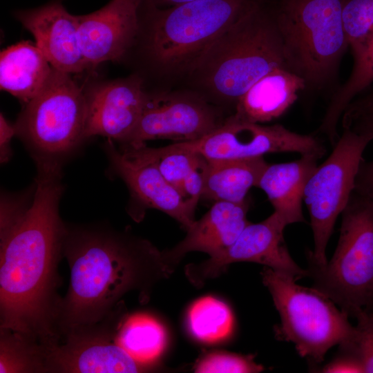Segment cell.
I'll return each instance as SVG.
<instances>
[{
  "label": "cell",
  "instance_id": "cell-1",
  "mask_svg": "<svg viewBox=\"0 0 373 373\" xmlns=\"http://www.w3.org/2000/svg\"><path fill=\"white\" fill-rule=\"evenodd\" d=\"M61 178V170L37 169L29 209L0 239V328L21 334L49 350L61 340L58 266L66 232L59 211Z\"/></svg>",
  "mask_w": 373,
  "mask_h": 373
},
{
  "label": "cell",
  "instance_id": "cell-2",
  "mask_svg": "<svg viewBox=\"0 0 373 373\" xmlns=\"http://www.w3.org/2000/svg\"><path fill=\"white\" fill-rule=\"evenodd\" d=\"M63 256L70 267V284L59 315L61 338L70 329L103 320L128 293L146 298L171 274L162 251L150 241L106 226L66 225Z\"/></svg>",
  "mask_w": 373,
  "mask_h": 373
},
{
  "label": "cell",
  "instance_id": "cell-3",
  "mask_svg": "<svg viewBox=\"0 0 373 373\" xmlns=\"http://www.w3.org/2000/svg\"><path fill=\"white\" fill-rule=\"evenodd\" d=\"M286 68L268 0L227 29L187 74L209 102L234 106L261 77Z\"/></svg>",
  "mask_w": 373,
  "mask_h": 373
},
{
  "label": "cell",
  "instance_id": "cell-4",
  "mask_svg": "<svg viewBox=\"0 0 373 373\" xmlns=\"http://www.w3.org/2000/svg\"><path fill=\"white\" fill-rule=\"evenodd\" d=\"M266 0H194L169 8L141 5L144 50L164 75H187L227 29Z\"/></svg>",
  "mask_w": 373,
  "mask_h": 373
},
{
  "label": "cell",
  "instance_id": "cell-5",
  "mask_svg": "<svg viewBox=\"0 0 373 373\" xmlns=\"http://www.w3.org/2000/svg\"><path fill=\"white\" fill-rule=\"evenodd\" d=\"M343 0H268L281 38L287 69L306 88L322 90L336 79L349 48Z\"/></svg>",
  "mask_w": 373,
  "mask_h": 373
},
{
  "label": "cell",
  "instance_id": "cell-6",
  "mask_svg": "<svg viewBox=\"0 0 373 373\" xmlns=\"http://www.w3.org/2000/svg\"><path fill=\"white\" fill-rule=\"evenodd\" d=\"M261 276L280 318L276 337L292 343L300 356L319 364L330 348L352 341L355 326L349 321V315L325 294L267 267Z\"/></svg>",
  "mask_w": 373,
  "mask_h": 373
},
{
  "label": "cell",
  "instance_id": "cell-7",
  "mask_svg": "<svg viewBox=\"0 0 373 373\" xmlns=\"http://www.w3.org/2000/svg\"><path fill=\"white\" fill-rule=\"evenodd\" d=\"M341 215L332 258L309 264V277L349 316L360 309L373 314V199L354 191Z\"/></svg>",
  "mask_w": 373,
  "mask_h": 373
},
{
  "label": "cell",
  "instance_id": "cell-8",
  "mask_svg": "<svg viewBox=\"0 0 373 373\" xmlns=\"http://www.w3.org/2000/svg\"><path fill=\"white\" fill-rule=\"evenodd\" d=\"M85 93L70 74L52 69L43 89L15 125L37 166L61 167L63 160L86 138Z\"/></svg>",
  "mask_w": 373,
  "mask_h": 373
},
{
  "label": "cell",
  "instance_id": "cell-9",
  "mask_svg": "<svg viewBox=\"0 0 373 373\" xmlns=\"http://www.w3.org/2000/svg\"><path fill=\"white\" fill-rule=\"evenodd\" d=\"M372 140L369 130L343 128L331 154L309 178L303 195L314 239L309 264L321 267L327 262L326 249L335 222L354 191L363 152Z\"/></svg>",
  "mask_w": 373,
  "mask_h": 373
},
{
  "label": "cell",
  "instance_id": "cell-10",
  "mask_svg": "<svg viewBox=\"0 0 373 373\" xmlns=\"http://www.w3.org/2000/svg\"><path fill=\"white\" fill-rule=\"evenodd\" d=\"M178 143L208 160L246 159L287 152L321 158L326 152L313 135L293 132L281 124L265 126L241 121L232 115L205 136Z\"/></svg>",
  "mask_w": 373,
  "mask_h": 373
},
{
  "label": "cell",
  "instance_id": "cell-11",
  "mask_svg": "<svg viewBox=\"0 0 373 373\" xmlns=\"http://www.w3.org/2000/svg\"><path fill=\"white\" fill-rule=\"evenodd\" d=\"M226 118L218 107L197 92L148 93L136 127L121 145L135 146L157 139L176 142L198 140L221 126Z\"/></svg>",
  "mask_w": 373,
  "mask_h": 373
},
{
  "label": "cell",
  "instance_id": "cell-12",
  "mask_svg": "<svg viewBox=\"0 0 373 373\" xmlns=\"http://www.w3.org/2000/svg\"><path fill=\"white\" fill-rule=\"evenodd\" d=\"M286 227L274 211L260 222H249L225 250L202 262L186 265L185 275L193 285L202 287L207 280L224 272L229 265L251 262L288 274L296 280L309 276L307 269L300 267L289 254L283 236Z\"/></svg>",
  "mask_w": 373,
  "mask_h": 373
},
{
  "label": "cell",
  "instance_id": "cell-13",
  "mask_svg": "<svg viewBox=\"0 0 373 373\" xmlns=\"http://www.w3.org/2000/svg\"><path fill=\"white\" fill-rule=\"evenodd\" d=\"M153 370L136 361L116 341L114 318L64 333L48 356L47 373H133Z\"/></svg>",
  "mask_w": 373,
  "mask_h": 373
},
{
  "label": "cell",
  "instance_id": "cell-14",
  "mask_svg": "<svg viewBox=\"0 0 373 373\" xmlns=\"http://www.w3.org/2000/svg\"><path fill=\"white\" fill-rule=\"evenodd\" d=\"M104 149L111 170L127 186L132 200L142 209L160 210L177 220L186 231L195 221V210L163 177L151 161L133 149H117L108 140Z\"/></svg>",
  "mask_w": 373,
  "mask_h": 373
},
{
  "label": "cell",
  "instance_id": "cell-15",
  "mask_svg": "<svg viewBox=\"0 0 373 373\" xmlns=\"http://www.w3.org/2000/svg\"><path fill=\"white\" fill-rule=\"evenodd\" d=\"M86 138L95 135L124 143L136 127L148 93L137 75L98 83L84 91Z\"/></svg>",
  "mask_w": 373,
  "mask_h": 373
},
{
  "label": "cell",
  "instance_id": "cell-16",
  "mask_svg": "<svg viewBox=\"0 0 373 373\" xmlns=\"http://www.w3.org/2000/svg\"><path fill=\"white\" fill-rule=\"evenodd\" d=\"M142 0H111L92 13L77 16L83 56L88 66L118 61L135 43L140 32Z\"/></svg>",
  "mask_w": 373,
  "mask_h": 373
},
{
  "label": "cell",
  "instance_id": "cell-17",
  "mask_svg": "<svg viewBox=\"0 0 373 373\" xmlns=\"http://www.w3.org/2000/svg\"><path fill=\"white\" fill-rule=\"evenodd\" d=\"M14 15L32 33L53 68L70 74L88 68L80 47L77 16L70 14L60 1L19 10Z\"/></svg>",
  "mask_w": 373,
  "mask_h": 373
},
{
  "label": "cell",
  "instance_id": "cell-18",
  "mask_svg": "<svg viewBox=\"0 0 373 373\" xmlns=\"http://www.w3.org/2000/svg\"><path fill=\"white\" fill-rule=\"evenodd\" d=\"M249 202H216L186 230L185 237L170 249L162 251L163 259L172 274L184 257L192 251L216 256L228 248L245 227Z\"/></svg>",
  "mask_w": 373,
  "mask_h": 373
},
{
  "label": "cell",
  "instance_id": "cell-19",
  "mask_svg": "<svg viewBox=\"0 0 373 373\" xmlns=\"http://www.w3.org/2000/svg\"><path fill=\"white\" fill-rule=\"evenodd\" d=\"M306 88L305 81L285 68L267 73L239 99L234 113L237 119L264 123L282 116Z\"/></svg>",
  "mask_w": 373,
  "mask_h": 373
},
{
  "label": "cell",
  "instance_id": "cell-20",
  "mask_svg": "<svg viewBox=\"0 0 373 373\" xmlns=\"http://www.w3.org/2000/svg\"><path fill=\"white\" fill-rule=\"evenodd\" d=\"M318 159L303 155L292 162L268 164L258 182L257 187L267 194L274 212L287 226L305 221L302 209L304 191Z\"/></svg>",
  "mask_w": 373,
  "mask_h": 373
},
{
  "label": "cell",
  "instance_id": "cell-21",
  "mask_svg": "<svg viewBox=\"0 0 373 373\" xmlns=\"http://www.w3.org/2000/svg\"><path fill=\"white\" fill-rule=\"evenodd\" d=\"M39 48L28 41L1 52L0 87L25 104L45 86L53 68Z\"/></svg>",
  "mask_w": 373,
  "mask_h": 373
},
{
  "label": "cell",
  "instance_id": "cell-22",
  "mask_svg": "<svg viewBox=\"0 0 373 373\" xmlns=\"http://www.w3.org/2000/svg\"><path fill=\"white\" fill-rule=\"evenodd\" d=\"M202 197L240 202L249 189L258 186L269 164L263 156L246 159L208 160Z\"/></svg>",
  "mask_w": 373,
  "mask_h": 373
},
{
  "label": "cell",
  "instance_id": "cell-23",
  "mask_svg": "<svg viewBox=\"0 0 373 373\" xmlns=\"http://www.w3.org/2000/svg\"><path fill=\"white\" fill-rule=\"evenodd\" d=\"M114 327L117 343L136 361L153 370L167 344L163 325L149 314L128 315L124 306L115 313Z\"/></svg>",
  "mask_w": 373,
  "mask_h": 373
},
{
  "label": "cell",
  "instance_id": "cell-24",
  "mask_svg": "<svg viewBox=\"0 0 373 373\" xmlns=\"http://www.w3.org/2000/svg\"><path fill=\"white\" fill-rule=\"evenodd\" d=\"M373 82V42L366 51L354 61L347 80L332 95L322 122L317 129L333 146L340 135L338 124L351 102L365 90Z\"/></svg>",
  "mask_w": 373,
  "mask_h": 373
},
{
  "label": "cell",
  "instance_id": "cell-25",
  "mask_svg": "<svg viewBox=\"0 0 373 373\" xmlns=\"http://www.w3.org/2000/svg\"><path fill=\"white\" fill-rule=\"evenodd\" d=\"M191 334L205 343H216L228 338L234 324L233 313L223 301L207 296L194 301L187 313Z\"/></svg>",
  "mask_w": 373,
  "mask_h": 373
},
{
  "label": "cell",
  "instance_id": "cell-26",
  "mask_svg": "<svg viewBox=\"0 0 373 373\" xmlns=\"http://www.w3.org/2000/svg\"><path fill=\"white\" fill-rule=\"evenodd\" d=\"M49 352L21 334L0 328V373H47Z\"/></svg>",
  "mask_w": 373,
  "mask_h": 373
},
{
  "label": "cell",
  "instance_id": "cell-27",
  "mask_svg": "<svg viewBox=\"0 0 373 373\" xmlns=\"http://www.w3.org/2000/svg\"><path fill=\"white\" fill-rule=\"evenodd\" d=\"M342 19L355 61L373 42V0H343Z\"/></svg>",
  "mask_w": 373,
  "mask_h": 373
},
{
  "label": "cell",
  "instance_id": "cell-28",
  "mask_svg": "<svg viewBox=\"0 0 373 373\" xmlns=\"http://www.w3.org/2000/svg\"><path fill=\"white\" fill-rule=\"evenodd\" d=\"M352 317L356 321L354 338L347 345H339V350L355 356L364 373H373V314L360 309Z\"/></svg>",
  "mask_w": 373,
  "mask_h": 373
},
{
  "label": "cell",
  "instance_id": "cell-29",
  "mask_svg": "<svg viewBox=\"0 0 373 373\" xmlns=\"http://www.w3.org/2000/svg\"><path fill=\"white\" fill-rule=\"evenodd\" d=\"M264 370L256 363L253 355L214 352L209 353L195 365L197 373H257Z\"/></svg>",
  "mask_w": 373,
  "mask_h": 373
},
{
  "label": "cell",
  "instance_id": "cell-30",
  "mask_svg": "<svg viewBox=\"0 0 373 373\" xmlns=\"http://www.w3.org/2000/svg\"><path fill=\"white\" fill-rule=\"evenodd\" d=\"M32 200L29 202L28 193L20 195L3 193L1 198L0 239L6 236L21 220Z\"/></svg>",
  "mask_w": 373,
  "mask_h": 373
},
{
  "label": "cell",
  "instance_id": "cell-31",
  "mask_svg": "<svg viewBox=\"0 0 373 373\" xmlns=\"http://www.w3.org/2000/svg\"><path fill=\"white\" fill-rule=\"evenodd\" d=\"M207 160L201 155L197 164L184 179L181 194L191 208L195 210L198 200L202 197Z\"/></svg>",
  "mask_w": 373,
  "mask_h": 373
},
{
  "label": "cell",
  "instance_id": "cell-32",
  "mask_svg": "<svg viewBox=\"0 0 373 373\" xmlns=\"http://www.w3.org/2000/svg\"><path fill=\"white\" fill-rule=\"evenodd\" d=\"M367 122H373V90L353 99L341 117L343 128Z\"/></svg>",
  "mask_w": 373,
  "mask_h": 373
},
{
  "label": "cell",
  "instance_id": "cell-33",
  "mask_svg": "<svg viewBox=\"0 0 373 373\" xmlns=\"http://www.w3.org/2000/svg\"><path fill=\"white\" fill-rule=\"evenodd\" d=\"M350 127L373 132V122L358 123ZM354 191L373 199V160L362 161L356 175Z\"/></svg>",
  "mask_w": 373,
  "mask_h": 373
},
{
  "label": "cell",
  "instance_id": "cell-34",
  "mask_svg": "<svg viewBox=\"0 0 373 373\" xmlns=\"http://www.w3.org/2000/svg\"><path fill=\"white\" fill-rule=\"evenodd\" d=\"M321 372L364 373L360 361L352 354L341 350L332 361L323 367Z\"/></svg>",
  "mask_w": 373,
  "mask_h": 373
},
{
  "label": "cell",
  "instance_id": "cell-35",
  "mask_svg": "<svg viewBox=\"0 0 373 373\" xmlns=\"http://www.w3.org/2000/svg\"><path fill=\"white\" fill-rule=\"evenodd\" d=\"M16 135L15 125H11L2 113L0 115V160L4 164L10 159L12 153L10 146L12 137Z\"/></svg>",
  "mask_w": 373,
  "mask_h": 373
},
{
  "label": "cell",
  "instance_id": "cell-36",
  "mask_svg": "<svg viewBox=\"0 0 373 373\" xmlns=\"http://www.w3.org/2000/svg\"><path fill=\"white\" fill-rule=\"evenodd\" d=\"M194 0H142L144 3L155 6L157 8H169Z\"/></svg>",
  "mask_w": 373,
  "mask_h": 373
}]
</instances>
